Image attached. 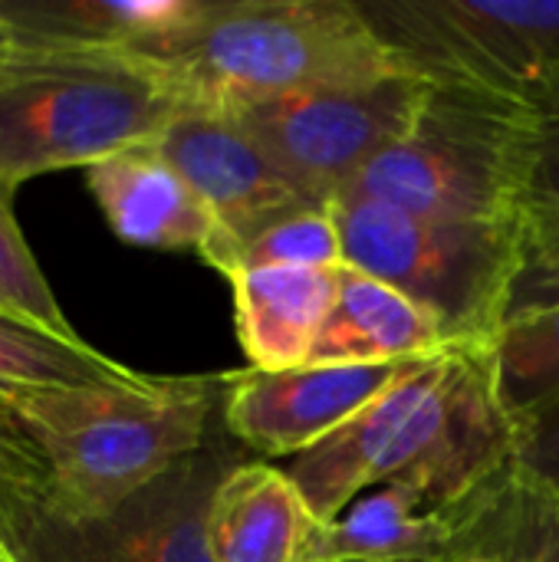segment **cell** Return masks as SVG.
<instances>
[{
	"label": "cell",
	"mask_w": 559,
	"mask_h": 562,
	"mask_svg": "<svg viewBox=\"0 0 559 562\" xmlns=\"http://www.w3.org/2000/svg\"><path fill=\"white\" fill-rule=\"evenodd\" d=\"M234 372L148 375L49 389L13 398L10 408L36 445L63 520H96L155 484L217 438Z\"/></svg>",
	"instance_id": "obj_1"
},
{
	"label": "cell",
	"mask_w": 559,
	"mask_h": 562,
	"mask_svg": "<svg viewBox=\"0 0 559 562\" xmlns=\"http://www.w3.org/2000/svg\"><path fill=\"white\" fill-rule=\"evenodd\" d=\"M191 112L175 72L132 49L13 46L0 56V188L152 145Z\"/></svg>",
	"instance_id": "obj_2"
},
{
	"label": "cell",
	"mask_w": 559,
	"mask_h": 562,
	"mask_svg": "<svg viewBox=\"0 0 559 562\" xmlns=\"http://www.w3.org/2000/svg\"><path fill=\"white\" fill-rule=\"evenodd\" d=\"M145 56L175 72L191 109L217 112L409 72L359 0H204Z\"/></svg>",
	"instance_id": "obj_3"
},
{
	"label": "cell",
	"mask_w": 559,
	"mask_h": 562,
	"mask_svg": "<svg viewBox=\"0 0 559 562\" xmlns=\"http://www.w3.org/2000/svg\"><path fill=\"white\" fill-rule=\"evenodd\" d=\"M524 161V99L432 82L412 128L339 198L441 221H517Z\"/></svg>",
	"instance_id": "obj_4"
},
{
	"label": "cell",
	"mask_w": 559,
	"mask_h": 562,
	"mask_svg": "<svg viewBox=\"0 0 559 562\" xmlns=\"http://www.w3.org/2000/svg\"><path fill=\"white\" fill-rule=\"evenodd\" d=\"M333 214L349 267L425 306L451 346L497 342L521 267V217L441 221L362 198H336Z\"/></svg>",
	"instance_id": "obj_5"
},
{
	"label": "cell",
	"mask_w": 559,
	"mask_h": 562,
	"mask_svg": "<svg viewBox=\"0 0 559 562\" xmlns=\"http://www.w3.org/2000/svg\"><path fill=\"white\" fill-rule=\"evenodd\" d=\"M224 431L198 454L105 517L63 520L43 501L0 504V540L13 562H214L208 510L217 484L244 461Z\"/></svg>",
	"instance_id": "obj_6"
},
{
	"label": "cell",
	"mask_w": 559,
	"mask_h": 562,
	"mask_svg": "<svg viewBox=\"0 0 559 562\" xmlns=\"http://www.w3.org/2000/svg\"><path fill=\"white\" fill-rule=\"evenodd\" d=\"M409 72L524 99L559 66V0H359Z\"/></svg>",
	"instance_id": "obj_7"
},
{
	"label": "cell",
	"mask_w": 559,
	"mask_h": 562,
	"mask_svg": "<svg viewBox=\"0 0 559 562\" xmlns=\"http://www.w3.org/2000/svg\"><path fill=\"white\" fill-rule=\"evenodd\" d=\"M428 86L402 72L369 86L316 89L227 109L267 158L313 201L333 204L415 122Z\"/></svg>",
	"instance_id": "obj_8"
},
{
	"label": "cell",
	"mask_w": 559,
	"mask_h": 562,
	"mask_svg": "<svg viewBox=\"0 0 559 562\" xmlns=\"http://www.w3.org/2000/svg\"><path fill=\"white\" fill-rule=\"evenodd\" d=\"M514 461L517 418L501 398L491 349H451L402 425L379 487L399 484L428 510H445Z\"/></svg>",
	"instance_id": "obj_9"
},
{
	"label": "cell",
	"mask_w": 559,
	"mask_h": 562,
	"mask_svg": "<svg viewBox=\"0 0 559 562\" xmlns=\"http://www.w3.org/2000/svg\"><path fill=\"white\" fill-rule=\"evenodd\" d=\"M155 145L214 217V237L198 257L217 273L260 227L320 204L303 194L227 112L191 109L178 115Z\"/></svg>",
	"instance_id": "obj_10"
},
{
	"label": "cell",
	"mask_w": 559,
	"mask_h": 562,
	"mask_svg": "<svg viewBox=\"0 0 559 562\" xmlns=\"http://www.w3.org/2000/svg\"><path fill=\"white\" fill-rule=\"evenodd\" d=\"M415 362H310L287 372L234 369L221 425L234 445L260 458L293 461L382 398Z\"/></svg>",
	"instance_id": "obj_11"
},
{
	"label": "cell",
	"mask_w": 559,
	"mask_h": 562,
	"mask_svg": "<svg viewBox=\"0 0 559 562\" xmlns=\"http://www.w3.org/2000/svg\"><path fill=\"white\" fill-rule=\"evenodd\" d=\"M448 352L451 349L418 359L382 398H376L366 412L283 468L320 524L339 520L362 494L379 487L382 468L402 425L438 379Z\"/></svg>",
	"instance_id": "obj_12"
},
{
	"label": "cell",
	"mask_w": 559,
	"mask_h": 562,
	"mask_svg": "<svg viewBox=\"0 0 559 562\" xmlns=\"http://www.w3.org/2000/svg\"><path fill=\"white\" fill-rule=\"evenodd\" d=\"M86 188L128 247L201 254L214 237V217L155 142L86 168Z\"/></svg>",
	"instance_id": "obj_13"
},
{
	"label": "cell",
	"mask_w": 559,
	"mask_h": 562,
	"mask_svg": "<svg viewBox=\"0 0 559 562\" xmlns=\"http://www.w3.org/2000/svg\"><path fill=\"white\" fill-rule=\"evenodd\" d=\"M227 283L234 290L237 342L250 369L287 372L310 366L336 303L339 267L244 270Z\"/></svg>",
	"instance_id": "obj_14"
},
{
	"label": "cell",
	"mask_w": 559,
	"mask_h": 562,
	"mask_svg": "<svg viewBox=\"0 0 559 562\" xmlns=\"http://www.w3.org/2000/svg\"><path fill=\"white\" fill-rule=\"evenodd\" d=\"M316 527L287 471L241 461L211 497L208 547L214 562H303Z\"/></svg>",
	"instance_id": "obj_15"
},
{
	"label": "cell",
	"mask_w": 559,
	"mask_h": 562,
	"mask_svg": "<svg viewBox=\"0 0 559 562\" xmlns=\"http://www.w3.org/2000/svg\"><path fill=\"white\" fill-rule=\"evenodd\" d=\"M451 346L445 326L395 286L343 263L336 303L313 346L310 362H409Z\"/></svg>",
	"instance_id": "obj_16"
},
{
	"label": "cell",
	"mask_w": 559,
	"mask_h": 562,
	"mask_svg": "<svg viewBox=\"0 0 559 562\" xmlns=\"http://www.w3.org/2000/svg\"><path fill=\"white\" fill-rule=\"evenodd\" d=\"M204 0H0L13 46H86L145 53L181 33Z\"/></svg>",
	"instance_id": "obj_17"
},
{
	"label": "cell",
	"mask_w": 559,
	"mask_h": 562,
	"mask_svg": "<svg viewBox=\"0 0 559 562\" xmlns=\"http://www.w3.org/2000/svg\"><path fill=\"white\" fill-rule=\"evenodd\" d=\"M458 517L428 510L412 491L382 484L339 520L320 524L303 562H451Z\"/></svg>",
	"instance_id": "obj_18"
},
{
	"label": "cell",
	"mask_w": 559,
	"mask_h": 562,
	"mask_svg": "<svg viewBox=\"0 0 559 562\" xmlns=\"http://www.w3.org/2000/svg\"><path fill=\"white\" fill-rule=\"evenodd\" d=\"M451 510V562H559V497L517 461Z\"/></svg>",
	"instance_id": "obj_19"
},
{
	"label": "cell",
	"mask_w": 559,
	"mask_h": 562,
	"mask_svg": "<svg viewBox=\"0 0 559 562\" xmlns=\"http://www.w3.org/2000/svg\"><path fill=\"white\" fill-rule=\"evenodd\" d=\"M128 366L79 339H59L0 316V402L33 392L92 385L125 375Z\"/></svg>",
	"instance_id": "obj_20"
},
{
	"label": "cell",
	"mask_w": 559,
	"mask_h": 562,
	"mask_svg": "<svg viewBox=\"0 0 559 562\" xmlns=\"http://www.w3.org/2000/svg\"><path fill=\"white\" fill-rule=\"evenodd\" d=\"M504 405L514 415L559 398V310L507 323L491 346Z\"/></svg>",
	"instance_id": "obj_21"
},
{
	"label": "cell",
	"mask_w": 559,
	"mask_h": 562,
	"mask_svg": "<svg viewBox=\"0 0 559 562\" xmlns=\"http://www.w3.org/2000/svg\"><path fill=\"white\" fill-rule=\"evenodd\" d=\"M343 237L336 227L333 204H313L293 214H283L247 237L227 267V280L244 270H273V267H343Z\"/></svg>",
	"instance_id": "obj_22"
},
{
	"label": "cell",
	"mask_w": 559,
	"mask_h": 562,
	"mask_svg": "<svg viewBox=\"0 0 559 562\" xmlns=\"http://www.w3.org/2000/svg\"><path fill=\"white\" fill-rule=\"evenodd\" d=\"M0 316L59 339H79L20 231V221L13 214V191L3 188H0Z\"/></svg>",
	"instance_id": "obj_23"
},
{
	"label": "cell",
	"mask_w": 559,
	"mask_h": 562,
	"mask_svg": "<svg viewBox=\"0 0 559 562\" xmlns=\"http://www.w3.org/2000/svg\"><path fill=\"white\" fill-rule=\"evenodd\" d=\"M524 214H559V66L527 95Z\"/></svg>",
	"instance_id": "obj_24"
},
{
	"label": "cell",
	"mask_w": 559,
	"mask_h": 562,
	"mask_svg": "<svg viewBox=\"0 0 559 562\" xmlns=\"http://www.w3.org/2000/svg\"><path fill=\"white\" fill-rule=\"evenodd\" d=\"M559 310V214L521 217V267L511 286L507 323Z\"/></svg>",
	"instance_id": "obj_25"
},
{
	"label": "cell",
	"mask_w": 559,
	"mask_h": 562,
	"mask_svg": "<svg viewBox=\"0 0 559 562\" xmlns=\"http://www.w3.org/2000/svg\"><path fill=\"white\" fill-rule=\"evenodd\" d=\"M49 474L36 445L20 428L13 408L0 402V504L10 497L46 501Z\"/></svg>",
	"instance_id": "obj_26"
},
{
	"label": "cell",
	"mask_w": 559,
	"mask_h": 562,
	"mask_svg": "<svg viewBox=\"0 0 559 562\" xmlns=\"http://www.w3.org/2000/svg\"><path fill=\"white\" fill-rule=\"evenodd\" d=\"M517 418V468L559 497V398Z\"/></svg>",
	"instance_id": "obj_27"
},
{
	"label": "cell",
	"mask_w": 559,
	"mask_h": 562,
	"mask_svg": "<svg viewBox=\"0 0 559 562\" xmlns=\"http://www.w3.org/2000/svg\"><path fill=\"white\" fill-rule=\"evenodd\" d=\"M10 49V36H7V30H3V23H0V56Z\"/></svg>",
	"instance_id": "obj_28"
},
{
	"label": "cell",
	"mask_w": 559,
	"mask_h": 562,
	"mask_svg": "<svg viewBox=\"0 0 559 562\" xmlns=\"http://www.w3.org/2000/svg\"><path fill=\"white\" fill-rule=\"evenodd\" d=\"M0 562H13V557H10V550L3 547V540H0Z\"/></svg>",
	"instance_id": "obj_29"
}]
</instances>
